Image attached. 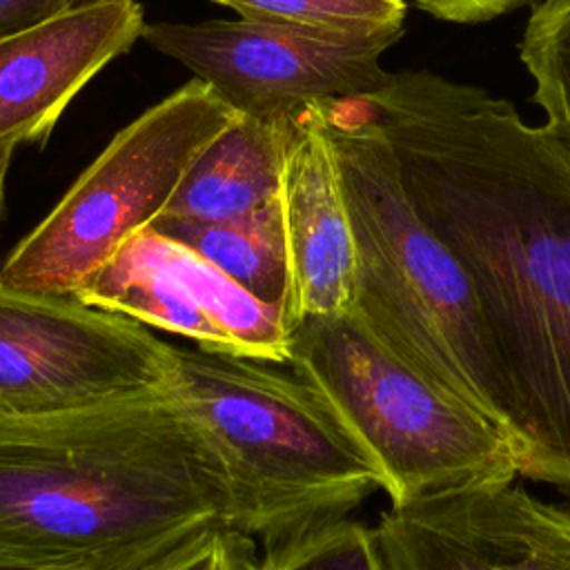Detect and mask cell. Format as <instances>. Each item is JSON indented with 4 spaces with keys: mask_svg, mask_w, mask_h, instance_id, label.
<instances>
[{
    "mask_svg": "<svg viewBox=\"0 0 570 570\" xmlns=\"http://www.w3.org/2000/svg\"><path fill=\"white\" fill-rule=\"evenodd\" d=\"M358 100L470 281L519 474L570 494V149L510 100L425 69Z\"/></svg>",
    "mask_w": 570,
    "mask_h": 570,
    "instance_id": "1",
    "label": "cell"
},
{
    "mask_svg": "<svg viewBox=\"0 0 570 570\" xmlns=\"http://www.w3.org/2000/svg\"><path fill=\"white\" fill-rule=\"evenodd\" d=\"M209 530L232 490L171 394L0 423V570H145Z\"/></svg>",
    "mask_w": 570,
    "mask_h": 570,
    "instance_id": "2",
    "label": "cell"
},
{
    "mask_svg": "<svg viewBox=\"0 0 570 570\" xmlns=\"http://www.w3.org/2000/svg\"><path fill=\"white\" fill-rule=\"evenodd\" d=\"M176 347L169 394L214 448L234 532L265 550L345 519L381 474L330 401L289 363Z\"/></svg>",
    "mask_w": 570,
    "mask_h": 570,
    "instance_id": "3",
    "label": "cell"
},
{
    "mask_svg": "<svg viewBox=\"0 0 570 570\" xmlns=\"http://www.w3.org/2000/svg\"><path fill=\"white\" fill-rule=\"evenodd\" d=\"M323 111L356 247L350 309L394 354L505 436L463 267L414 209L372 109L363 100H341Z\"/></svg>",
    "mask_w": 570,
    "mask_h": 570,
    "instance_id": "4",
    "label": "cell"
},
{
    "mask_svg": "<svg viewBox=\"0 0 570 570\" xmlns=\"http://www.w3.org/2000/svg\"><path fill=\"white\" fill-rule=\"evenodd\" d=\"M287 363L374 461L392 505L519 476L499 428L394 354L352 309L296 318Z\"/></svg>",
    "mask_w": 570,
    "mask_h": 570,
    "instance_id": "5",
    "label": "cell"
},
{
    "mask_svg": "<svg viewBox=\"0 0 570 570\" xmlns=\"http://www.w3.org/2000/svg\"><path fill=\"white\" fill-rule=\"evenodd\" d=\"M236 116L198 78L149 107L18 243L0 267V285L73 296L89 274L165 212L191 160Z\"/></svg>",
    "mask_w": 570,
    "mask_h": 570,
    "instance_id": "6",
    "label": "cell"
},
{
    "mask_svg": "<svg viewBox=\"0 0 570 570\" xmlns=\"http://www.w3.org/2000/svg\"><path fill=\"white\" fill-rule=\"evenodd\" d=\"M174 345L76 296L0 285V423L169 394Z\"/></svg>",
    "mask_w": 570,
    "mask_h": 570,
    "instance_id": "7",
    "label": "cell"
},
{
    "mask_svg": "<svg viewBox=\"0 0 570 570\" xmlns=\"http://www.w3.org/2000/svg\"><path fill=\"white\" fill-rule=\"evenodd\" d=\"M140 38L187 67L236 114L261 120L367 98L387 82L381 56L396 42L249 18L154 22Z\"/></svg>",
    "mask_w": 570,
    "mask_h": 570,
    "instance_id": "8",
    "label": "cell"
},
{
    "mask_svg": "<svg viewBox=\"0 0 570 570\" xmlns=\"http://www.w3.org/2000/svg\"><path fill=\"white\" fill-rule=\"evenodd\" d=\"M82 303L214 352L287 363L289 321L216 265L154 227L136 234L73 292Z\"/></svg>",
    "mask_w": 570,
    "mask_h": 570,
    "instance_id": "9",
    "label": "cell"
},
{
    "mask_svg": "<svg viewBox=\"0 0 570 570\" xmlns=\"http://www.w3.org/2000/svg\"><path fill=\"white\" fill-rule=\"evenodd\" d=\"M374 537L383 570H570V510L512 483L392 505Z\"/></svg>",
    "mask_w": 570,
    "mask_h": 570,
    "instance_id": "10",
    "label": "cell"
},
{
    "mask_svg": "<svg viewBox=\"0 0 570 570\" xmlns=\"http://www.w3.org/2000/svg\"><path fill=\"white\" fill-rule=\"evenodd\" d=\"M145 29L138 0H87L0 40V142L42 140Z\"/></svg>",
    "mask_w": 570,
    "mask_h": 570,
    "instance_id": "11",
    "label": "cell"
},
{
    "mask_svg": "<svg viewBox=\"0 0 570 570\" xmlns=\"http://www.w3.org/2000/svg\"><path fill=\"white\" fill-rule=\"evenodd\" d=\"M281 203L296 318L350 309L356 247L323 105L292 120Z\"/></svg>",
    "mask_w": 570,
    "mask_h": 570,
    "instance_id": "12",
    "label": "cell"
},
{
    "mask_svg": "<svg viewBox=\"0 0 570 570\" xmlns=\"http://www.w3.org/2000/svg\"><path fill=\"white\" fill-rule=\"evenodd\" d=\"M292 120L238 114L191 160L160 216L227 220L281 198Z\"/></svg>",
    "mask_w": 570,
    "mask_h": 570,
    "instance_id": "13",
    "label": "cell"
},
{
    "mask_svg": "<svg viewBox=\"0 0 570 570\" xmlns=\"http://www.w3.org/2000/svg\"><path fill=\"white\" fill-rule=\"evenodd\" d=\"M149 227L194 249L294 325V283L281 198L238 218L198 223L158 216Z\"/></svg>",
    "mask_w": 570,
    "mask_h": 570,
    "instance_id": "14",
    "label": "cell"
},
{
    "mask_svg": "<svg viewBox=\"0 0 570 570\" xmlns=\"http://www.w3.org/2000/svg\"><path fill=\"white\" fill-rule=\"evenodd\" d=\"M546 127L570 149V0H541L519 42Z\"/></svg>",
    "mask_w": 570,
    "mask_h": 570,
    "instance_id": "15",
    "label": "cell"
},
{
    "mask_svg": "<svg viewBox=\"0 0 570 570\" xmlns=\"http://www.w3.org/2000/svg\"><path fill=\"white\" fill-rule=\"evenodd\" d=\"M249 20L301 24L321 31L394 38L405 22V0H212Z\"/></svg>",
    "mask_w": 570,
    "mask_h": 570,
    "instance_id": "16",
    "label": "cell"
},
{
    "mask_svg": "<svg viewBox=\"0 0 570 570\" xmlns=\"http://www.w3.org/2000/svg\"><path fill=\"white\" fill-rule=\"evenodd\" d=\"M256 570H383L374 528L350 517L265 550Z\"/></svg>",
    "mask_w": 570,
    "mask_h": 570,
    "instance_id": "17",
    "label": "cell"
},
{
    "mask_svg": "<svg viewBox=\"0 0 570 570\" xmlns=\"http://www.w3.org/2000/svg\"><path fill=\"white\" fill-rule=\"evenodd\" d=\"M252 539L232 530H209L145 570H256Z\"/></svg>",
    "mask_w": 570,
    "mask_h": 570,
    "instance_id": "18",
    "label": "cell"
},
{
    "mask_svg": "<svg viewBox=\"0 0 570 570\" xmlns=\"http://www.w3.org/2000/svg\"><path fill=\"white\" fill-rule=\"evenodd\" d=\"M421 11L454 24H476L499 18L528 0H410Z\"/></svg>",
    "mask_w": 570,
    "mask_h": 570,
    "instance_id": "19",
    "label": "cell"
},
{
    "mask_svg": "<svg viewBox=\"0 0 570 570\" xmlns=\"http://www.w3.org/2000/svg\"><path fill=\"white\" fill-rule=\"evenodd\" d=\"M87 0H0V40L40 24Z\"/></svg>",
    "mask_w": 570,
    "mask_h": 570,
    "instance_id": "20",
    "label": "cell"
},
{
    "mask_svg": "<svg viewBox=\"0 0 570 570\" xmlns=\"http://www.w3.org/2000/svg\"><path fill=\"white\" fill-rule=\"evenodd\" d=\"M16 142H0V216H2V203H4V183L9 174V165L13 158Z\"/></svg>",
    "mask_w": 570,
    "mask_h": 570,
    "instance_id": "21",
    "label": "cell"
}]
</instances>
